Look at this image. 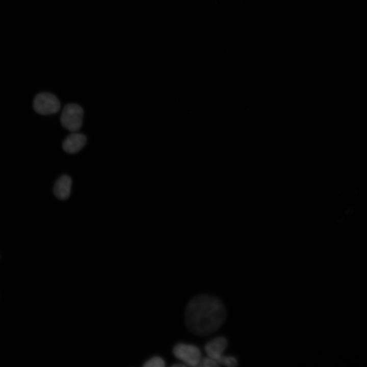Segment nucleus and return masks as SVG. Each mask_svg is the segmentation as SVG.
<instances>
[{
    "mask_svg": "<svg viewBox=\"0 0 367 367\" xmlns=\"http://www.w3.org/2000/svg\"><path fill=\"white\" fill-rule=\"evenodd\" d=\"M226 316L225 307L219 299L201 294L195 296L188 303L185 312V321L191 333L206 336L221 327Z\"/></svg>",
    "mask_w": 367,
    "mask_h": 367,
    "instance_id": "f257e3e1",
    "label": "nucleus"
},
{
    "mask_svg": "<svg viewBox=\"0 0 367 367\" xmlns=\"http://www.w3.org/2000/svg\"><path fill=\"white\" fill-rule=\"evenodd\" d=\"M83 115V110L81 106L75 103H69L63 109L61 123L68 130L76 132L82 126Z\"/></svg>",
    "mask_w": 367,
    "mask_h": 367,
    "instance_id": "f03ea898",
    "label": "nucleus"
},
{
    "mask_svg": "<svg viewBox=\"0 0 367 367\" xmlns=\"http://www.w3.org/2000/svg\"><path fill=\"white\" fill-rule=\"evenodd\" d=\"M35 111L41 115H49L57 113L60 109V102L54 94L42 92L37 94L34 99Z\"/></svg>",
    "mask_w": 367,
    "mask_h": 367,
    "instance_id": "7ed1b4c3",
    "label": "nucleus"
},
{
    "mask_svg": "<svg viewBox=\"0 0 367 367\" xmlns=\"http://www.w3.org/2000/svg\"><path fill=\"white\" fill-rule=\"evenodd\" d=\"M175 357L184 362L186 365L198 366L201 359V353L199 349L192 345L179 343L173 349Z\"/></svg>",
    "mask_w": 367,
    "mask_h": 367,
    "instance_id": "20e7f679",
    "label": "nucleus"
},
{
    "mask_svg": "<svg viewBox=\"0 0 367 367\" xmlns=\"http://www.w3.org/2000/svg\"><path fill=\"white\" fill-rule=\"evenodd\" d=\"M87 139L82 134L73 132L63 142V148L66 152L74 153L80 151L85 145Z\"/></svg>",
    "mask_w": 367,
    "mask_h": 367,
    "instance_id": "39448f33",
    "label": "nucleus"
},
{
    "mask_svg": "<svg viewBox=\"0 0 367 367\" xmlns=\"http://www.w3.org/2000/svg\"><path fill=\"white\" fill-rule=\"evenodd\" d=\"M227 345L226 338L219 336L207 342L205 345L204 349L208 357L216 360L222 355Z\"/></svg>",
    "mask_w": 367,
    "mask_h": 367,
    "instance_id": "423d86ee",
    "label": "nucleus"
},
{
    "mask_svg": "<svg viewBox=\"0 0 367 367\" xmlns=\"http://www.w3.org/2000/svg\"><path fill=\"white\" fill-rule=\"evenodd\" d=\"M72 181L71 178L63 175L56 182L54 188V193L57 198L60 200L67 199L70 194Z\"/></svg>",
    "mask_w": 367,
    "mask_h": 367,
    "instance_id": "0eeeda50",
    "label": "nucleus"
},
{
    "mask_svg": "<svg viewBox=\"0 0 367 367\" xmlns=\"http://www.w3.org/2000/svg\"><path fill=\"white\" fill-rule=\"evenodd\" d=\"M219 364H222L227 366L233 367L237 365V359L232 356L222 355L216 360Z\"/></svg>",
    "mask_w": 367,
    "mask_h": 367,
    "instance_id": "6e6552de",
    "label": "nucleus"
},
{
    "mask_svg": "<svg viewBox=\"0 0 367 367\" xmlns=\"http://www.w3.org/2000/svg\"><path fill=\"white\" fill-rule=\"evenodd\" d=\"M165 366L164 360L159 356H154L150 358L144 364L145 367H164Z\"/></svg>",
    "mask_w": 367,
    "mask_h": 367,
    "instance_id": "1a4fd4ad",
    "label": "nucleus"
},
{
    "mask_svg": "<svg viewBox=\"0 0 367 367\" xmlns=\"http://www.w3.org/2000/svg\"><path fill=\"white\" fill-rule=\"evenodd\" d=\"M219 363L213 358L209 357L201 358L198 366L200 367H216L219 366Z\"/></svg>",
    "mask_w": 367,
    "mask_h": 367,
    "instance_id": "9d476101",
    "label": "nucleus"
},
{
    "mask_svg": "<svg viewBox=\"0 0 367 367\" xmlns=\"http://www.w3.org/2000/svg\"><path fill=\"white\" fill-rule=\"evenodd\" d=\"M186 366V364H181V363H180V364L177 363V364H174L172 365V366H173V367Z\"/></svg>",
    "mask_w": 367,
    "mask_h": 367,
    "instance_id": "9b49d317",
    "label": "nucleus"
}]
</instances>
